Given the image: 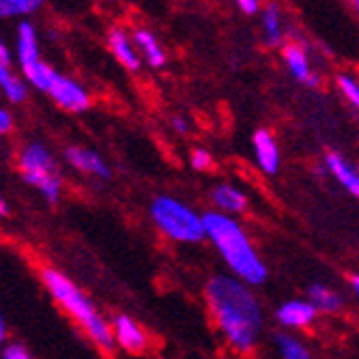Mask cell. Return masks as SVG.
Here are the masks:
<instances>
[{"mask_svg":"<svg viewBox=\"0 0 359 359\" xmlns=\"http://www.w3.org/2000/svg\"><path fill=\"white\" fill-rule=\"evenodd\" d=\"M325 170H327L351 196L359 198V168H355L340 153L325 155Z\"/></svg>","mask_w":359,"mask_h":359,"instance_id":"cell-14","label":"cell"},{"mask_svg":"<svg viewBox=\"0 0 359 359\" xmlns=\"http://www.w3.org/2000/svg\"><path fill=\"white\" fill-rule=\"evenodd\" d=\"M237 9L241 13H245V15H256V13H260V9H263V7H260L258 0H239Z\"/></svg>","mask_w":359,"mask_h":359,"instance_id":"cell-26","label":"cell"},{"mask_svg":"<svg viewBox=\"0 0 359 359\" xmlns=\"http://www.w3.org/2000/svg\"><path fill=\"white\" fill-rule=\"evenodd\" d=\"M48 95L52 97V102L60 110H65V112L78 114V112H84V110L90 108V95H88V90L80 82L69 78V76L56 74Z\"/></svg>","mask_w":359,"mask_h":359,"instance_id":"cell-7","label":"cell"},{"mask_svg":"<svg viewBox=\"0 0 359 359\" xmlns=\"http://www.w3.org/2000/svg\"><path fill=\"white\" fill-rule=\"evenodd\" d=\"M308 302L318 310V312H327L334 314L342 308V299L336 290H332L325 284H312L308 288Z\"/></svg>","mask_w":359,"mask_h":359,"instance_id":"cell-18","label":"cell"},{"mask_svg":"<svg viewBox=\"0 0 359 359\" xmlns=\"http://www.w3.org/2000/svg\"><path fill=\"white\" fill-rule=\"evenodd\" d=\"M134 43L138 48V54L140 58H144L151 67L159 69L166 65V52L161 48V43L157 41V37L153 35L151 30L147 28H136L134 30Z\"/></svg>","mask_w":359,"mask_h":359,"instance_id":"cell-16","label":"cell"},{"mask_svg":"<svg viewBox=\"0 0 359 359\" xmlns=\"http://www.w3.org/2000/svg\"><path fill=\"white\" fill-rule=\"evenodd\" d=\"M112 334H114V342L127 351V353H142L149 344V338L144 334V330L140 327V325L127 314H114L112 320Z\"/></svg>","mask_w":359,"mask_h":359,"instance_id":"cell-9","label":"cell"},{"mask_svg":"<svg viewBox=\"0 0 359 359\" xmlns=\"http://www.w3.org/2000/svg\"><path fill=\"white\" fill-rule=\"evenodd\" d=\"M7 336H9V327H7V320H5L3 312H0V348L7 344Z\"/></svg>","mask_w":359,"mask_h":359,"instance_id":"cell-29","label":"cell"},{"mask_svg":"<svg viewBox=\"0 0 359 359\" xmlns=\"http://www.w3.org/2000/svg\"><path fill=\"white\" fill-rule=\"evenodd\" d=\"M203 219L207 239L213 243L226 267L231 269V276L245 282L248 286L265 284L269 276L267 265L254 250L243 226L235 217L224 215L219 211H207Z\"/></svg>","mask_w":359,"mask_h":359,"instance_id":"cell-2","label":"cell"},{"mask_svg":"<svg viewBox=\"0 0 359 359\" xmlns=\"http://www.w3.org/2000/svg\"><path fill=\"white\" fill-rule=\"evenodd\" d=\"M15 127V118L9 108L0 106V136H9Z\"/></svg>","mask_w":359,"mask_h":359,"instance_id":"cell-25","label":"cell"},{"mask_svg":"<svg viewBox=\"0 0 359 359\" xmlns=\"http://www.w3.org/2000/svg\"><path fill=\"white\" fill-rule=\"evenodd\" d=\"M260 22H263V35H265V43L269 48H276L282 43V18H280V9L278 5H267L265 11L260 13Z\"/></svg>","mask_w":359,"mask_h":359,"instance_id":"cell-19","label":"cell"},{"mask_svg":"<svg viewBox=\"0 0 359 359\" xmlns=\"http://www.w3.org/2000/svg\"><path fill=\"white\" fill-rule=\"evenodd\" d=\"M9 213V207H7V201L3 198V196H0V217H5Z\"/></svg>","mask_w":359,"mask_h":359,"instance_id":"cell-31","label":"cell"},{"mask_svg":"<svg viewBox=\"0 0 359 359\" xmlns=\"http://www.w3.org/2000/svg\"><path fill=\"white\" fill-rule=\"evenodd\" d=\"M282 54H284L286 69H288V74L292 78H295L297 82L310 84V86H318L320 78L312 72L308 54H306V50L299 43H286Z\"/></svg>","mask_w":359,"mask_h":359,"instance_id":"cell-13","label":"cell"},{"mask_svg":"<svg viewBox=\"0 0 359 359\" xmlns=\"http://www.w3.org/2000/svg\"><path fill=\"white\" fill-rule=\"evenodd\" d=\"M252 149L258 168L265 175H276L280 170V161H282L280 147L269 129H256L252 136Z\"/></svg>","mask_w":359,"mask_h":359,"instance_id":"cell-10","label":"cell"},{"mask_svg":"<svg viewBox=\"0 0 359 359\" xmlns=\"http://www.w3.org/2000/svg\"><path fill=\"white\" fill-rule=\"evenodd\" d=\"M43 5V0H0V20L20 18L24 22V18L37 13Z\"/></svg>","mask_w":359,"mask_h":359,"instance_id":"cell-20","label":"cell"},{"mask_svg":"<svg viewBox=\"0 0 359 359\" xmlns=\"http://www.w3.org/2000/svg\"><path fill=\"white\" fill-rule=\"evenodd\" d=\"M62 155H65V161H67L74 170H78L82 175H88V177H95V179H104V181H108L112 177L108 161L93 149L72 144V147L65 149Z\"/></svg>","mask_w":359,"mask_h":359,"instance_id":"cell-8","label":"cell"},{"mask_svg":"<svg viewBox=\"0 0 359 359\" xmlns=\"http://www.w3.org/2000/svg\"><path fill=\"white\" fill-rule=\"evenodd\" d=\"M172 129L177 134H187L189 132V123L185 118H181V116H175L172 118Z\"/></svg>","mask_w":359,"mask_h":359,"instance_id":"cell-28","label":"cell"},{"mask_svg":"<svg viewBox=\"0 0 359 359\" xmlns=\"http://www.w3.org/2000/svg\"><path fill=\"white\" fill-rule=\"evenodd\" d=\"M0 359H35L32 353L20 342H7L0 348Z\"/></svg>","mask_w":359,"mask_h":359,"instance_id":"cell-23","label":"cell"},{"mask_svg":"<svg viewBox=\"0 0 359 359\" xmlns=\"http://www.w3.org/2000/svg\"><path fill=\"white\" fill-rule=\"evenodd\" d=\"M211 203L215 205V209L224 215H235L245 211L248 207V196L243 189L231 185V183H222L217 187H213L211 191Z\"/></svg>","mask_w":359,"mask_h":359,"instance_id":"cell-15","label":"cell"},{"mask_svg":"<svg viewBox=\"0 0 359 359\" xmlns=\"http://www.w3.org/2000/svg\"><path fill=\"white\" fill-rule=\"evenodd\" d=\"M18 170L22 181L39 191L46 203L56 205L62 196V179L58 161L43 142H26L18 153Z\"/></svg>","mask_w":359,"mask_h":359,"instance_id":"cell-5","label":"cell"},{"mask_svg":"<svg viewBox=\"0 0 359 359\" xmlns=\"http://www.w3.org/2000/svg\"><path fill=\"white\" fill-rule=\"evenodd\" d=\"M205 297L228 344L239 353H250L265 325L263 308L252 288L231 273H217L207 282Z\"/></svg>","mask_w":359,"mask_h":359,"instance_id":"cell-1","label":"cell"},{"mask_svg":"<svg viewBox=\"0 0 359 359\" xmlns=\"http://www.w3.org/2000/svg\"><path fill=\"white\" fill-rule=\"evenodd\" d=\"M0 62L11 65V67H13V52H11V48L7 46V41L3 37H0Z\"/></svg>","mask_w":359,"mask_h":359,"instance_id":"cell-27","label":"cell"},{"mask_svg":"<svg viewBox=\"0 0 359 359\" xmlns=\"http://www.w3.org/2000/svg\"><path fill=\"white\" fill-rule=\"evenodd\" d=\"M189 164L194 170H209L213 164V157L207 149H194L189 155Z\"/></svg>","mask_w":359,"mask_h":359,"instance_id":"cell-24","label":"cell"},{"mask_svg":"<svg viewBox=\"0 0 359 359\" xmlns=\"http://www.w3.org/2000/svg\"><path fill=\"white\" fill-rule=\"evenodd\" d=\"M316 316L318 310L308 299H288L276 310V320L286 330H304L316 320Z\"/></svg>","mask_w":359,"mask_h":359,"instance_id":"cell-11","label":"cell"},{"mask_svg":"<svg viewBox=\"0 0 359 359\" xmlns=\"http://www.w3.org/2000/svg\"><path fill=\"white\" fill-rule=\"evenodd\" d=\"M351 288H353V292H355V295L359 297V273L351 278Z\"/></svg>","mask_w":359,"mask_h":359,"instance_id":"cell-30","label":"cell"},{"mask_svg":"<svg viewBox=\"0 0 359 359\" xmlns=\"http://www.w3.org/2000/svg\"><path fill=\"white\" fill-rule=\"evenodd\" d=\"M276 346H278V353L282 359H312L310 351L304 346V342L290 334H278Z\"/></svg>","mask_w":359,"mask_h":359,"instance_id":"cell-21","label":"cell"},{"mask_svg":"<svg viewBox=\"0 0 359 359\" xmlns=\"http://www.w3.org/2000/svg\"><path fill=\"white\" fill-rule=\"evenodd\" d=\"M353 7H355V11H357V15H359V0H357V3H353Z\"/></svg>","mask_w":359,"mask_h":359,"instance_id":"cell-32","label":"cell"},{"mask_svg":"<svg viewBox=\"0 0 359 359\" xmlns=\"http://www.w3.org/2000/svg\"><path fill=\"white\" fill-rule=\"evenodd\" d=\"M338 88H340V93L346 97V102L353 106V108H357L359 110V82L355 80V78H351V76H338Z\"/></svg>","mask_w":359,"mask_h":359,"instance_id":"cell-22","label":"cell"},{"mask_svg":"<svg viewBox=\"0 0 359 359\" xmlns=\"http://www.w3.org/2000/svg\"><path fill=\"white\" fill-rule=\"evenodd\" d=\"M15 60L20 65V74L28 82V86L48 95L58 72L41 58L37 26L28 20L20 22L15 30Z\"/></svg>","mask_w":359,"mask_h":359,"instance_id":"cell-6","label":"cell"},{"mask_svg":"<svg viewBox=\"0 0 359 359\" xmlns=\"http://www.w3.org/2000/svg\"><path fill=\"white\" fill-rule=\"evenodd\" d=\"M108 48L112 56L118 60V65H123L125 69L129 72L140 69V54L134 43V37H129L123 28H112L108 32Z\"/></svg>","mask_w":359,"mask_h":359,"instance_id":"cell-12","label":"cell"},{"mask_svg":"<svg viewBox=\"0 0 359 359\" xmlns=\"http://www.w3.org/2000/svg\"><path fill=\"white\" fill-rule=\"evenodd\" d=\"M0 93L11 104H24L28 100V82L22 74H15L11 65L0 62Z\"/></svg>","mask_w":359,"mask_h":359,"instance_id":"cell-17","label":"cell"},{"mask_svg":"<svg viewBox=\"0 0 359 359\" xmlns=\"http://www.w3.org/2000/svg\"><path fill=\"white\" fill-rule=\"evenodd\" d=\"M39 276L50 297L80 325L97 346L104 351H112L116 346L110 320L95 310V304L69 276H65L56 267H41Z\"/></svg>","mask_w":359,"mask_h":359,"instance_id":"cell-3","label":"cell"},{"mask_svg":"<svg viewBox=\"0 0 359 359\" xmlns=\"http://www.w3.org/2000/svg\"><path fill=\"white\" fill-rule=\"evenodd\" d=\"M149 215L157 231L179 243H201L207 239L205 219L175 196H157L151 203Z\"/></svg>","mask_w":359,"mask_h":359,"instance_id":"cell-4","label":"cell"}]
</instances>
